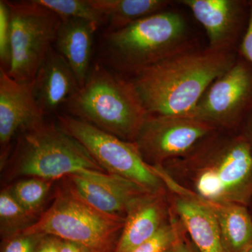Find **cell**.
I'll list each match as a JSON object with an SVG mask.
<instances>
[{
  "instance_id": "6da1fadb",
  "label": "cell",
  "mask_w": 252,
  "mask_h": 252,
  "mask_svg": "<svg viewBox=\"0 0 252 252\" xmlns=\"http://www.w3.org/2000/svg\"><path fill=\"white\" fill-rule=\"evenodd\" d=\"M160 167L177 185L207 201L251 203L252 147L239 130L215 131L184 157Z\"/></svg>"
},
{
  "instance_id": "7a4b0ae2",
  "label": "cell",
  "mask_w": 252,
  "mask_h": 252,
  "mask_svg": "<svg viewBox=\"0 0 252 252\" xmlns=\"http://www.w3.org/2000/svg\"><path fill=\"white\" fill-rule=\"evenodd\" d=\"M238 56V51L208 47L189 49L144 69L132 80L149 114L186 117Z\"/></svg>"
},
{
  "instance_id": "3957f363",
  "label": "cell",
  "mask_w": 252,
  "mask_h": 252,
  "mask_svg": "<svg viewBox=\"0 0 252 252\" xmlns=\"http://www.w3.org/2000/svg\"><path fill=\"white\" fill-rule=\"evenodd\" d=\"M103 51L109 66L120 74L135 76L191 48L186 19L177 11L164 10L109 31Z\"/></svg>"
},
{
  "instance_id": "277c9868",
  "label": "cell",
  "mask_w": 252,
  "mask_h": 252,
  "mask_svg": "<svg viewBox=\"0 0 252 252\" xmlns=\"http://www.w3.org/2000/svg\"><path fill=\"white\" fill-rule=\"evenodd\" d=\"M66 105L72 117L129 142L149 115L133 81L99 64Z\"/></svg>"
},
{
  "instance_id": "5b68a950",
  "label": "cell",
  "mask_w": 252,
  "mask_h": 252,
  "mask_svg": "<svg viewBox=\"0 0 252 252\" xmlns=\"http://www.w3.org/2000/svg\"><path fill=\"white\" fill-rule=\"evenodd\" d=\"M3 170L6 179L54 181L73 174L104 171L89 151L59 124L43 121L21 131Z\"/></svg>"
},
{
  "instance_id": "8992f818",
  "label": "cell",
  "mask_w": 252,
  "mask_h": 252,
  "mask_svg": "<svg viewBox=\"0 0 252 252\" xmlns=\"http://www.w3.org/2000/svg\"><path fill=\"white\" fill-rule=\"evenodd\" d=\"M124 223L125 220L109 216L91 206L67 185L58 190L52 205L23 232L73 242L90 252H109Z\"/></svg>"
},
{
  "instance_id": "52a82bcc",
  "label": "cell",
  "mask_w": 252,
  "mask_h": 252,
  "mask_svg": "<svg viewBox=\"0 0 252 252\" xmlns=\"http://www.w3.org/2000/svg\"><path fill=\"white\" fill-rule=\"evenodd\" d=\"M11 16V62L6 73L31 82L56 41L61 18L36 0L6 1Z\"/></svg>"
},
{
  "instance_id": "ba28073f",
  "label": "cell",
  "mask_w": 252,
  "mask_h": 252,
  "mask_svg": "<svg viewBox=\"0 0 252 252\" xmlns=\"http://www.w3.org/2000/svg\"><path fill=\"white\" fill-rule=\"evenodd\" d=\"M58 119L59 126L82 144L107 173L124 177L152 191L166 190L133 142L123 140L71 115H59Z\"/></svg>"
},
{
  "instance_id": "9c48e42d",
  "label": "cell",
  "mask_w": 252,
  "mask_h": 252,
  "mask_svg": "<svg viewBox=\"0 0 252 252\" xmlns=\"http://www.w3.org/2000/svg\"><path fill=\"white\" fill-rule=\"evenodd\" d=\"M252 112V65L239 55L235 64L209 86L186 117L217 130L238 131Z\"/></svg>"
},
{
  "instance_id": "30bf717a",
  "label": "cell",
  "mask_w": 252,
  "mask_h": 252,
  "mask_svg": "<svg viewBox=\"0 0 252 252\" xmlns=\"http://www.w3.org/2000/svg\"><path fill=\"white\" fill-rule=\"evenodd\" d=\"M216 130L214 126L194 118L149 114L133 143L144 161L160 166L184 157Z\"/></svg>"
},
{
  "instance_id": "8fae6325",
  "label": "cell",
  "mask_w": 252,
  "mask_h": 252,
  "mask_svg": "<svg viewBox=\"0 0 252 252\" xmlns=\"http://www.w3.org/2000/svg\"><path fill=\"white\" fill-rule=\"evenodd\" d=\"M34 94V81L19 82L0 68V165L4 168L18 134L44 120Z\"/></svg>"
},
{
  "instance_id": "7c38bea8",
  "label": "cell",
  "mask_w": 252,
  "mask_h": 252,
  "mask_svg": "<svg viewBox=\"0 0 252 252\" xmlns=\"http://www.w3.org/2000/svg\"><path fill=\"white\" fill-rule=\"evenodd\" d=\"M206 32L208 48L238 51L249 16L248 1L180 0Z\"/></svg>"
},
{
  "instance_id": "4fadbf2b",
  "label": "cell",
  "mask_w": 252,
  "mask_h": 252,
  "mask_svg": "<svg viewBox=\"0 0 252 252\" xmlns=\"http://www.w3.org/2000/svg\"><path fill=\"white\" fill-rule=\"evenodd\" d=\"M66 177L68 187L82 200L98 211L119 220H125L130 205L152 191L132 181L107 172H84Z\"/></svg>"
},
{
  "instance_id": "5bb4252c",
  "label": "cell",
  "mask_w": 252,
  "mask_h": 252,
  "mask_svg": "<svg viewBox=\"0 0 252 252\" xmlns=\"http://www.w3.org/2000/svg\"><path fill=\"white\" fill-rule=\"evenodd\" d=\"M171 212L167 189L142 195L127 210L124 228L113 252L135 250L152 238L170 220Z\"/></svg>"
},
{
  "instance_id": "9a60e30c",
  "label": "cell",
  "mask_w": 252,
  "mask_h": 252,
  "mask_svg": "<svg viewBox=\"0 0 252 252\" xmlns=\"http://www.w3.org/2000/svg\"><path fill=\"white\" fill-rule=\"evenodd\" d=\"M157 174L167 190L187 194L213 214L227 252H247L252 248V217L248 206L207 201L177 185L162 169Z\"/></svg>"
},
{
  "instance_id": "2e32d148",
  "label": "cell",
  "mask_w": 252,
  "mask_h": 252,
  "mask_svg": "<svg viewBox=\"0 0 252 252\" xmlns=\"http://www.w3.org/2000/svg\"><path fill=\"white\" fill-rule=\"evenodd\" d=\"M33 81L34 97L44 115L67 104L80 89L72 68L54 47L50 49Z\"/></svg>"
},
{
  "instance_id": "e0dca14e",
  "label": "cell",
  "mask_w": 252,
  "mask_h": 252,
  "mask_svg": "<svg viewBox=\"0 0 252 252\" xmlns=\"http://www.w3.org/2000/svg\"><path fill=\"white\" fill-rule=\"evenodd\" d=\"M172 210L200 252H227L220 227L207 207L187 194L168 191Z\"/></svg>"
},
{
  "instance_id": "ac0fdd59",
  "label": "cell",
  "mask_w": 252,
  "mask_h": 252,
  "mask_svg": "<svg viewBox=\"0 0 252 252\" xmlns=\"http://www.w3.org/2000/svg\"><path fill=\"white\" fill-rule=\"evenodd\" d=\"M99 25L77 18L61 19L55 46L75 74L80 88L91 69L94 34Z\"/></svg>"
},
{
  "instance_id": "d6986e66",
  "label": "cell",
  "mask_w": 252,
  "mask_h": 252,
  "mask_svg": "<svg viewBox=\"0 0 252 252\" xmlns=\"http://www.w3.org/2000/svg\"><path fill=\"white\" fill-rule=\"evenodd\" d=\"M108 23L107 31H117L156 13L167 9V0H89Z\"/></svg>"
},
{
  "instance_id": "ffe728a7",
  "label": "cell",
  "mask_w": 252,
  "mask_h": 252,
  "mask_svg": "<svg viewBox=\"0 0 252 252\" xmlns=\"http://www.w3.org/2000/svg\"><path fill=\"white\" fill-rule=\"evenodd\" d=\"M54 181L39 177H30L22 179L9 186L14 198L32 216L37 217L43 213L44 206Z\"/></svg>"
},
{
  "instance_id": "44dd1931",
  "label": "cell",
  "mask_w": 252,
  "mask_h": 252,
  "mask_svg": "<svg viewBox=\"0 0 252 252\" xmlns=\"http://www.w3.org/2000/svg\"><path fill=\"white\" fill-rule=\"evenodd\" d=\"M38 219L32 216L14 198L9 187L0 193V235L1 240L22 233Z\"/></svg>"
},
{
  "instance_id": "7402d4cb",
  "label": "cell",
  "mask_w": 252,
  "mask_h": 252,
  "mask_svg": "<svg viewBox=\"0 0 252 252\" xmlns=\"http://www.w3.org/2000/svg\"><path fill=\"white\" fill-rule=\"evenodd\" d=\"M56 13L61 19L77 18L98 24L106 23L105 18L91 4L89 0H36Z\"/></svg>"
},
{
  "instance_id": "603a6c76",
  "label": "cell",
  "mask_w": 252,
  "mask_h": 252,
  "mask_svg": "<svg viewBox=\"0 0 252 252\" xmlns=\"http://www.w3.org/2000/svg\"><path fill=\"white\" fill-rule=\"evenodd\" d=\"M181 227L180 220L172 210L170 220L152 238L130 252H168L178 238Z\"/></svg>"
},
{
  "instance_id": "cb8c5ba5",
  "label": "cell",
  "mask_w": 252,
  "mask_h": 252,
  "mask_svg": "<svg viewBox=\"0 0 252 252\" xmlns=\"http://www.w3.org/2000/svg\"><path fill=\"white\" fill-rule=\"evenodd\" d=\"M11 16L7 2L0 1V61L1 68L7 71L11 62Z\"/></svg>"
},
{
  "instance_id": "d4e9b609",
  "label": "cell",
  "mask_w": 252,
  "mask_h": 252,
  "mask_svg": "<svg viewBox=\"0 0 252 252\" xmlns=\"http://www.w3.org/2000/svg\"><path fill=\"white\" fill-rule=\"evenodd\" d=\"M44 235L22 233L1 240L0 252H35Z\"/></svg>"
},
{
  "instance_id": "484cf974",
  "label": "cell",
  "mask_w": 252,
  "mask_h": 252,
  "mask_svg": "<svg viewBox=\"0 0 252 252\" xmlns=\"http://www.w3.org/2000/svg\"><path fill=\"white\" fill-rule=\"evenodd\" d=\"M248 25L238 47V54L252 65V0H249Z\"/></svg>"
},
{
  "instance_id": "4316f807",
  "label": "cell",
  "mask_w": 252,
  "mask_h": 252,
  "mask_svg": "<svg viewBox=\"0 0 252 252\" xmlns=\"http://www.w3.org/2000/svg\"><path fill=\"white\" fill-rule=\"evenodd\" d=\"M182 224V223H181ZM168 252H200L192 243L187 231L182 225L178 238Z\"/></svg>"
},
{
  "instance_id": "83f0119b",
  "label": "cell",
  "mask_w": 252,
  "mask_h": 252,
  "mask_svg": "<svg viewBox=\"0 0 252 252\" xmlns=\"http://www.w3.org/2000/svg\"><path fill=\"white\" fill-rule=\"evenodd\" d=\"M61 239L51 235H44L38 244L35 252H59Z\"/></svg>"
},
{
  "instance_id": "f1b7e54d",
  "label": "cell",
  "mask_w": 252,
  "mask_h": 252,
  "mask_svg": "<svg viewBox=\"0 0 252 252\" xmlns=\"http://www.w3.org/2000/svg\"><path fill=\"white\" fill-rule=\"evenodd\" d=\"M59 252H90L89 250L79 244L61 240L60 242Z\"/></svg>"
},
{
  "instance_id": "f546056e",
  "label": "cell",
  "mask_w": 252,
  "mask_h": 252,
  "mask_svg": "<svg viewBox=\"0 0 252 252\" xmlns=\"http://www.w3.org/2000/svg\"><path fill=\"white\" fill-rule=\"evenodd\" d=\"M239 131L245 136L252 147V112L245 119Z\"/></svg>"
},
{
  "instance_id": "4dcf8cb0",
  "label": "cell",
  "mask_w": 252,
  "mask_h": 252,
  "mask_svg": "<svg viewBox=\"0 0 252 252\" xmlns=\"http://www.w3.org/2000/svg\"><path fill=\"white\" fill-rule=\"evenodd\" d=\"M249 209H250V213H251L252 217V199L251 203H250V205H249Z\"/></svg>"
},
{
  "instance_id": "1f68e13d",
  "label": "cell",
  "mask_w": 252,
  "mask_h": 252,
  "mask_svg": "<svg viewBox=\"0 0 252 252\" xmlns=\"http://www.w3.org/2000/svg\"><path fill=\"white\" fill-rule=\"evenodd\" d=\"M247 252H252V249H250V250H249V251Z\"/></svg>"
}]
</instances>
